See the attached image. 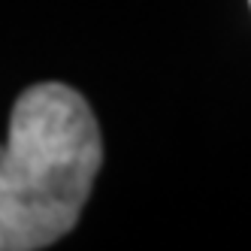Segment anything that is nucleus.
<instances>
[{"instance_id": "obj_1", "label": "nucleus", "mask_w": 251, "mask_h": 251, "mask_svg": "<svg viewBox=\"0 0 251 251\" xmlns=\"http://www.w3.org/2000/svg\"><path fill=\"white\" fill-rule=\"evenodd\" d=\"M103 164L88 100L61 82L15 100L0 154V248L40 251L76 227Z\"/></svg>"}, {"instance_id": "obj_2", "label": "nucleus", "mask_w": 251, "mask_h": 251, "mask_svg": "<svg viewBox=\"0 0 251 251\" xmlns=\"http://www.w3.org/2000/svg\"><path fill=\"white\" fill-rule=\"evenodd\" d=\"M248 3H251V0H248Z\"/></svg>"}]
</instances>
